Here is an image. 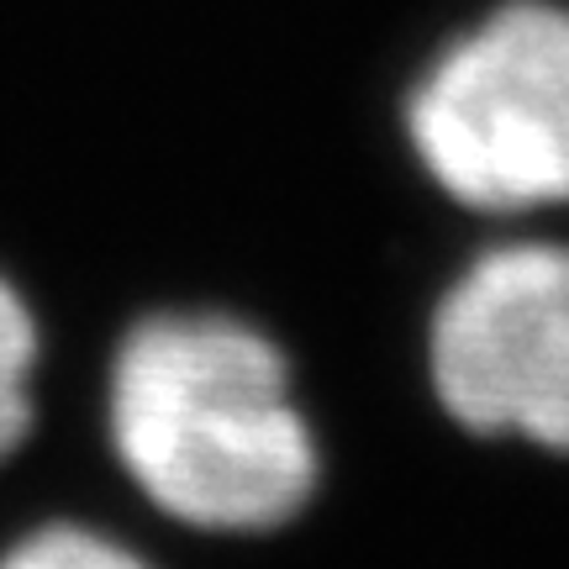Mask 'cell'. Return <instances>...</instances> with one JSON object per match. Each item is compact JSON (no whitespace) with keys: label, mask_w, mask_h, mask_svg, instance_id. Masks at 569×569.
Returning <instances> with one entry per match:
<instances>
[{"label":"cell","mask_w":569,"mask_h":569,"mask_svg":"<svg viewBox=\"0 0 569 569\" xmlns=\"http://www.w3.org/2000/svg\"><path fill=\"white\" fill-rule=\"evenodd\" d=\"M111 443L159 511L206 532H269L317 496V438L284 353L222 311H163L111 365Z\"/></svg>","instance_id":"cell-1"},{"label":"cell","mask_w":569,"mask_h":569,"mask_svg":"<svg viewBox=\"0 0 569 569\" xmlns=\"http://www.w3.org/2000/svg\"><path fill=\"white\" fill-rule=\"evenodd\" d=\"M432 184L475 211L569 201V11L511 0L448 42L407 96Z\"/></svg>","instance_id":"cell-2"},{"label":"cell","mask_w":569,"mask_h":569,"mask_svg":"<svg viewBox=\"0 0 569 569\" xmlns=\"http://www.w3.org/2000/svg\"><path fill=\"white\" fill-rule=\"evenodd\" d=\"M427 369L469 432L569 453V248L480 253L438 301Z\"/></svg>","instance_id":"cell-3"},{"label":"cell","mask_w":569,"mask_h":569,"mask_svg":"<svg viewBox=\"0 0 569 569\" xmlns=\"http://www.w3.org/2000/svg\"><path fill=\"white\" fill-rule=\"evenodd\" d=\"M32 369H38V322L27 301L0 280V459L17 453L32 427Z\"/></svg>","instance_id":"cell-4"},{"label":"cell","mask_w":569,"mask_h":569,"mask_svg":"<svg viewBox=\"0 0 569 569\" xmlns=\"http://www.w3.org/2000/svg\"><path fill=\"white\" fill-rule=\"evenodd\" d=\"M0 569H148L132 549L117 538H101L74 522H53V528L27 532L21 543L0 553Z\"/></svg>","instance_id":"cell-5"}]
</instances>
